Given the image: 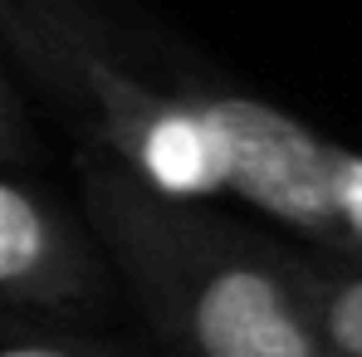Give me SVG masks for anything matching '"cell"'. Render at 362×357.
Returning a JSON list of instances; mask_svg holds the SVG:
<instances>
[{
  "label": "cell",
  "instance_id": "6da1fadb",
  "mask_svg": "<svg viewBox=\"0 0 362 357\" xmlns=\"http://www.w3.org/2000/svg\"><path fill=\"white\" fill-rule=\"evenodd\" d=\"M78 196L108 274L177 357H333L284 245L206 201L157 196L98 152L78 157Z\"/></svg>",
  "mask_w": 362,
  "mask_h": 357
},
{
  "label": "cell",
  "instance_id": "7a4b0ae2",
  "mask_svg": "<svg viewBox=\"0 0 362 357\" xmlns=\"http://www.w3.org/2000/svg\"><path fill=\"white\" fill-rule=\"evenodd\" d=\"M0 40L25 88L83 132V152L118 162L172 201L226 191V83L122 20L113 0H0Z\"/></svg>",
  "mask_w": 362,
  "mask_h": 357
},
{
  "label": "cell",
  "instance_id": "3957f363",
  "mask_svg": "<svg viewBox=\"0 0 362 357\" xmlns=\"http://www.w3.org/2000/svg\"><path fill=\"white\" fill-rule=\"evenodd\" d=\"M338 142L318 137L294 113L230 88L221 108L226 191L259 216L338 250Z\"/></svg>",
  "mask_w": 362,
  "mask_h": 357
},
{
  "label": "cell",
  "instance_id": "277c9868",
  "mask_svg": "<svg viewBox=\"0 0 362 357\" xmlns=\"http://www.w3.org/2000/svg\"><path fill=\"white\" fill-rule=\"evenodd\" d=\"M113 284L88 226L0 167V303L45 318L83 313Z\"/></svg>",
  "mask_w": 362,
  "mask_h": 357
},
{
  "label": "cell",
  "instance_id": "5b68a950",
  "mask_svg": "<svg viewBox=\"0 0 362 357\" xmlns=\"http://www.w3.org/2000/svg\"><path fill=\"white\" fill-rule=\"evenodd\" d=\"M284 264L333 357H362V264L358 259H308L294 250H284Z\"/></svg>",
  "mask_w": 362,
  "mask_h": 357
},
{
  "label": "cell",
  "instance_id": "8992f818",
  "mask_svg": "<svg viewBox=\"0 0 362 357\" xmlns=\"http://www.w3.org/2000/svg\"><path fill=\"white\" fill-rule=\"evenodd\" d=\"M0 357H132L118 343L78 333L59 318L0 303Z\"/></svg>",
  "mask_w": 362,
  "mask_h": 357
},
{
  "label": "cell",
  "instance_id": "52a82bcc",
  "mask_svg": "<svg viewBox=\"0 0 362 357\" xmlns=\"http://www.w3.org/2000/svg\"><path fill=\"white\" fill-rule=\"evenodd\" d=\"M35 157H40V137L30 122V98H25V83L5 54V40H0V167H20Z\"/></svg>",
  "mask_w": 362,
  "mask_h": 357
},
{
  "label": "cell",
  "instance_id": "ba28073f",
  "mask_svg": "<svg viewBox=\"0 0 362 357\" xmlns=\"http://www.w3.org/2000/svg\"><path fill=\"white\" fill-rule=\"evenodd\" d=\"M338 254H358L362 264V152H338Z\"/></svg>",
  "mask_w": 362,
  "mask_h": 357
}]
</instances>
